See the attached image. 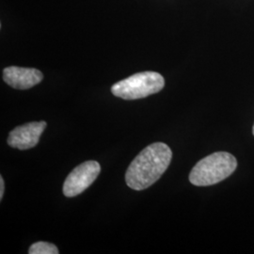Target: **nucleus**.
<instances>
[{
    "instance_id": "7ed1b4c3",
    "label": "nucleus",
    "mask_w": 254,
    "mask_h": 254,
    "mask_svg": "<svg viewBox=\"0 0 254 254\" xmlns=\"http://www.w3.org/2000/svg\"><path fill=\"white\" fill-rule=\"evenodd\" d=\"M165 86L164 77L156 72H142L115 83L111 92L125 100L142 99L161 91Z\"/></svg>"
},
{
    "instance_id": "20e7f679",
    "label": "nucleus",
    "mask_w": 254,
    "mask_h": 254,
    "mask_svg": "<svg viewBox=\"0 0 254 254\" xmlns=\"http://www.w3.org/2000/svg\"><path fill=\"white\" fill-rule=\"evenodd\" d=\"M100 172V164L94 160L84 162L74 168L64 181V196L73 198L81 194L96 180Z\"/></svg>"
},
{
    "instance_id": "423d86ee",
    "label": "nucleus",
    "mask_w": 254,
    "mask_h": 254,
    "mask_svg": "<svg viewBox=\"0 0 254 254\" xmlns=\"http://www.w3.org/2000/svg\"><path fill=\"white\" fill-rule=\"evenodd\" d=\"M44 74L34 68L10 66L3 70V79L11 88L27 90L43 80Z\"/></svg>"
},
{
    "instance_id": "39448f33",
    "label": "nucleus",
    "mask_w": 254,
    "mask_h": 254,
    "mask_svg": "<svg viewBox=\"0 0 254 254\" xmlns=\"http://www.w3.org/2000/svg\"><path fill=\"white\" fill-rule=\"evenodd\" d=\"M46 127V122H33L15 127L9 132L7 142L19 150H28L39 143L40 137Z\"/></svg>"
},
{
    "instance_id": "f257e3e1",
    "label": "nucleus",
    "mask_w": 254,
    "mask_h": 254,
    "mask_svg": "<svg viewBox=\"0 0 254 254\" xmlns=\"http://www.w3.org/2000/svg\"><path fill=\"white\" fill-rule=\"evenodd\" d=\"M173 158L171 148L162 142L147 146L130 164L126 173L127 186L143 190L160 179Z\"/></svg>"
},
{
    "instance_id": "1a4fd4ad",
    "label": "nucleus",
    "mask_w": 254,
    "mask_h": 254,
    "mask_svg": "<svg viewBox=\"0 0 254 254\" xmlns=\"http://www.w3.org/2000/svg\"><path fill=\"white\" fill-rule=\"evenodd\" d=\"M253 134H254V127H253Z\"/></svg>"
},
{
    "instance_id": "6e6552de",
    "label": "nucleus",
    "mask_w": 254,
    "mask_h": 254,
    "mask_svg": "<svg viewBox=\"0 0 254 254\" xmlns=\"http://www.w3.org/2000/svg\"><path fill=\"white\" fill-rule=\"evenodd\" d=\"M4 190H5V185H4V180L3 177H0V200H2L3 195H4Z\"/></svg>"
},
{
    "instance_id": "f03ea898",
    "label": "nucleus",
    "mask_w": 254,
    "mask_h": 254,
    "mask_svg": "<svg viewBox=\"0 0 254 254\" xmlns=\"http://www.w3.org/2000/svg\"><path fill=\"white\" fill-rule=\"evenodd\" d=\"M236 158L227 152H217L202 158L194 166L190 181L197 187H208L225 180L235 173Z\"/></svg>"
},
{
    "instance_id": "0eeeda50",
    "label": "nucleus",
    "mask_w": 254,
    "mask_h": 254,
    "mask_svg": "<svg viewBox=\"0 0 254 254\" xmlns=\"http://www.w3.org/2000/svg\"><path fill=\"white\" fill-rule=\"evenodd\" d=\"M29 254H58L59 250L56 246L48 242H37L30 246Z\"/></svg>"
}]
</instances>
